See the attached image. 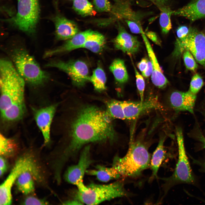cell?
<instances>
[{
	"label": "cell",
	"mask_w": 205,
	"mask_h": 205,
	"mask_svg": "<svg viewBox=\"0 0 205 205\" xmlns=\"http://www.w3.org/2000/svg\"><path fill=\"white\" fill-rule=\"evenodd\" d=\"M116 81L120 84H123L128 81V76L122 60L117 58L114 60L109 67Z\"/></svg>",
	"instance_id": "24"
},
{
	"label": "cell",
	"mask_w": 205,
	"mask_h": 205,
	"mask_svg": "<svg viewBox=\"0 0 205 205\" xmlns=\"http://www.w3.org/2000/svg\"><path fill=\"white\" fill-rule=\"evenodd\" d=\"M76 185L77 189V198L83 204L87 205L98 204L129 194L125 188L124 182L121 180L109 184L91 183L87 186L85 185L82 181Z\"/></svg>",
	"instance_id": "4"
},
{
	"label": "cell",
	"mask_w": 205,
	"mask_h": 205,
	"mask_svg": "<svg viewBox=\"0 0 205 205\" xmlns=\"http://www.w3.org/2000/svg\"><path fill=\"white\" fill-rule=\"evenodd\" d=\"M176 135L178 149V160L173 174L165 179L166 190L178 184H194L195 182L186 154L183 130L181 128H176Z\"/></svg>",
	"instance_id": "6"
},
{
	"label": "cell",
	"mask_w": 205,
	"mask_h": 205,
	"mask_svg": "<svg viewBox=\"0 0 205 205\" xmlns=\"http://www.w3.org/2000/svg\"><path fill=\"white\" fill-rule=\"evenodd\" d=\"M92 162L90 147L87 145L81 151L77 164L69 167L64 175L65 180L68 183L75 185L83 181L85 173Z\"/></svg>",
	"instance_id": "11"
},
{
	"label": "cell",
	"mask_w": 205,
	"mask_h": 205,
	"mask_svg": "<svg viewBox=\"0 0 205 205\" xmlns=\"http://www.w3.org/2000/svg\"><path fill=\"white\" fill-rule=\"evenodd\" d=\"M48 204L45 200L32 196L27 197L23 202V204L25 205H45Z\"/></svg>",
	"instance_id": "35"
},
{
	"label": "cell",
	"mask_w": 205,
	"mask_h": 205,
	"mask_svg": "<svg viewBox=\"0 0 205 205\" xmlns=\"http://www.w3.org/2000/svg\"><path fill=\"white\" fill-rule=\"evenodd\" d=\"M126 119L136 118L145 112L152 109H161L162 107L156 98H150L143 101H121Z\"/></svg>",
	"instance_id": "13"
},
{
	"label": "cell",
	"mask_w": 205,
	"mask_h": 205,
	"mask_svg": "<svg viewBox=\"0 0 205 205\" xmlns=\"http://www.w3.org/2000/svg\"><path fill=\"white\" fill-rule=\"evenodd\" d=\"M145 34L155 44L158 46H161V41L155 32L148 31L146 32Z\"/></svg>",
	"instance_id": "37"
},
{
	"label": "cell",
	"mask_w": 205,
	"mask_h": 205,
	"mask_svg": "<svg viewBox=\"0 0 205 205\" xmlns=\"http://www.w3.org/2000/svg\"><path fill=\"white\" fill-rule=\"evenodd\" d=\"M189 50L198 62L205 67V35L195 28L190 27L184 37L177 40L173 53L178 56L185 50Z\"/></svg>",
	"instance_id": "8"
},
{
	"label": "cell",
	"mask_w": 205,
	"mask_h": 205,
	"mask_svg": "<svg viewBox=\"0 0 205 205\" xmlns=\"http://www.w3.org/2000/svg\"><path fill=\"white\" fill-rule=\"evenodd\" d=\"M160 11L159 23L162 32L164 34H167L172 28L171 17L173 11L166 6L159 8Z\"/></svg>",
	"instance_id": "28"
},
{
	"label": "cell",
	"mask_w": 205,
	"mask_h": 205,
	"mask_svg": "<svg viewBox=\"0 0 205 205\" xmlns=\"http://www.w3.org/2000/svg\"><path fill=\"white\" fill-rule=\"evenodd\" d=\"M106 79L104 70L101 67H98L93 71L89 81L92 83L95 90L101 92L106 89Z\"/></svg>",
	"instance_id": "26"
},
{
	"label": "cell",
	"mask_w": 205,
	"mask_h": 205,
	"mask_svg": "<svg viewBox=\"0 0 205 205\" xmlns=\"http://www.w3.org/2000/svg\"><path fill=\"white\" fill-rule=\"evenodd\" d=\"M199 139L200 141L202 142L203 143V144H204V146L205 147V138H204L202 136H200V137ZM203 166L204 169L205 171V161L203 164Z\"/></svg>",
	"instance_id": "43"
},
{
	"label": "cell",
	"mask_w": 205,
	"mask_h": 205,
	"mask_svg": "<svg viewBox=\"0 0 205 205\" xmlns=\"http://www.w3.org/2000/svg\"><path fill=\"white\" fill-rule=\"evenodd\" d=\"M112 120L106 110L95 106L84 105L79 107L70 122L68 140L58 159L59 163L64 165L88 143L116 140Z\"/></svg>",
	"instance_id": "1"
},
{
	"label": "cell",
	"mask_w": 205,
	"mask_h": 205,
	"mask_svg": "<svg viewBox=\"0 0 205 205\" xmlns=\"http://www.w3.org/2000/svg\"><path fill=\"white\" fill-rule=\"evenodd\" d=\"M131 139L128 149L122 157L116 156L112 165L121 176L135 177L150 165L151 157L147 144L141 140Z\"/></svg>",
	"instance_id": "3"
},
{
	"label": "cell",
	"mask_w": 205,
	"mask_h": 205,
	"mask_svg": "<svg viewBox=\"0 0 205 205\" xmlns=\"http://www.w3.org/2000/svg\"><path fill=\"white\" fill-rule=\"evenodd\" d=\"M196 98V95L189 90L176 91L170 95L169 101L171 107L175 112L187 111L193 114Z\"/></svg>",
	"instance_id": "14"
},
{
	"label": "cell",
	"mask_w": 205,
	"mask_h": 205,
	"mask_svg": "<svg viewBox=\"0 0 205 205\" xmlns=\"http://www.w3.org/2000/svg\"><path fill=\"white\" fill-rule=\"evenodd\" d=\"M55 27V35L59 40H69L78 33V27L76 23L69 20L59 13L51 18Z\"/></svg>",
	"instance_id": "15"
},
{
	"label": "cell",
	"mask_w": 205,
	"mask_h": 205,
	"mask_svg": "<svg viewBox=\"0 0 205 205\" xmlns=\"http://www.w3.org/2000/svg\"><path fill=\"white\" fill-rule=\"evenodd\" d=\"M125 21L132 33L142 34L144 32L139 24L135 21L128 19H126Z\"/></svg>",
	"instance_id": "34"
},
{
	"label": "cell",
	"mask_w": 205,
	"mask_h": 205,
	"mask_svg": "<svg viewBox=\"0 0 205 205\" xmlns=\"http://www.w3.org/2000/svg\"><path fill=\"white\" fill-rule=\"evenodd\" d=\"M189 31V28L185 26H179L177 30V34L179 39H181L185 37Z\"/></svg>",
	"instance_id": "36"
},
{
	"label": "cell",
	"mask_w": 205,
	"mask_h": 205,
	"mask_svg": "<svg viewBox=\"0 0 205 205\" xmlns=\"http://www.w3.org/2000/svg\"><path fill=\"white\" fill-rule=\"evenodd\" d=\"M64 204H82L83 203L77 198V199L68 200L65 202Z\"/></svg>",
	"instance_id": "42"
},
{
	"label": "cell",
	"mask_w": 205,
	"mask_h": 205,
	"mask_svg": "<svg viewBox=\"0 0 205 205\" xmlns=\"http://www.w3.org/2000/svg\"><path fill=\"white\" fill-rule=\"evenodd\" d=\"M165 137H161L151 157L150 166L152 171L151 178L157 177L159 168L165 157V151L164 143Z\"/></svg>",
	"instance_id": "21"
},
{
	"label": "cell",
	"mask_w": 205,
	"mask_h": 205,
	"mask_svg": "<svg viewBox=\"0 0 205 205\" xmlns=\"http://www.w3.org/2000/svg\"><path fill=\"white\" fill-rule=\"evenodd\" d=\"M156 5L159 8L161 7L166 6L168 0H148Z\"/></svg>",
	"instance_id": "41"
},
{
	"label": "cell",
	"mask_w": 205,
	"mask_h": 205,
	"mask_svg": "<svg viewBox=\"0 0 205 205\" xmlns=\"http://www.w3.org/2000/svg\"><path fill=\"white\" fill-rule=\"evenodd\" d=\"M73 0V1L74 0Z\"/></svg>",
	"instance_id": "44"
},
{
	"label": "cell",
	"mask_w": 205,
	"mask_h": 205,
	"mask_svg": "<svg viewBox=\"0 0 205 205\" xmlns=\"http://www.w3.org/2000/svg\"><path fill=\"white\" fill-rule=\"evenodd\" d=\"M173 15L184 17L191 22L205 17V0H193L184 6L173 11Z\"/></svg>",
	"instance_id": "18"
},
{
	"label": "cell",
	"mask_w": 205,
	"mask_h": 205,
	"mask_svg": "<svg viewBox=\"0 0 205 205\" xmlns=\"http://www.w3.org/2000/svg\"><path fill=\"white\" fill-rule=\"evenodd\" d=\"M25 80L9 60L0 62V109L1 115L12 121L20 120L26 111Z\"/></svg>",
	"instance_id": "2"
},
{
	"label": "cell",
	"mask_w": 205,
	"mask_h": 205,
	"mask_svg": "<svg viewBox=\"0 0 205 205\" xmlns=\"http://www.w3.org/2000/svg\"><path fill=\"white\" fill-rule=\"evenodd\" d=\"M27 171L32 173L34 179L36 181L41 180L42 176L35 160L29 155H25L16 161L10 174L1 185L0 191L5 194H11L12 187L18 177L22 172Z\"/></svg>",
	"instance_id": "9"
},
{
	"label": "cell",
	"mask_w": 205,
	"mask_h": 205,
	"mask_svg": "<svg viewBox=\"0 0 205 205\" xmlns=\"http://www.w3.org/2000/svg\"><path fill=\"white\" fill-rule=\"evenodd\" d=\"M153 71V67L152 64L150 61L148 60L147 65L145 71L142 73V75L144 77L147 78L151 75Z\"/></svg>",
	"instance_id": "38"
},
{
	"label": "cell",
	"mask_w": 205,
	"mask_h": 205,
	"mask_svg": "<svg viewBox=\"0 0 205 205\" xmlns=\"http://www.w3.org/2000/svg\"><path fill=\"white\" fill-rule=\"evenodd\" d=\"M96 9L100 12L110 11L112 7L108 0H93Z\"/></svg>",
	"instance_id": "33"
},
{
	"label": "cell",
	"mask_w": 205,
	"mask_h": 205,
	"mask_svg": "<svg viewBox=\"0 0 205 205\" xmlns=\"http://www.w3.org/2000/svg\"><path fill=\"white\" fill-rule=\"evenodd\" d=\"M183 52V60L186 67L190 70L195 71L198 68V65L193 56L188 50H184Z\"/></svg>",
	"instance_id": "32"
},
{
	"label": "cell",
	"mask_w": 205,
	"mask_h": 205,
	"mask_svg": "<svg viewBox=\"0 0 205 205\" xmlns=\"http://www.w3.org/2000/svg\"><path fill=\"white\" fill-rule=\"evenodd\" d=\"M204 84L202 77L196 73L192 77L190 81L189 91L192 93L196 95Z\"/></svg>",
	"instance_id": "30"
},
{
	"label": "cell",
	"mask_w": 205,
	"mask_h": 205,
	"mask_svg": "<svg viewBox=\"0 0 205 205\" xmlns=\"http://www.w3.org/2000/svg\"><path fill=\"white\" fill-rule=\"evenodd\" d=\"M86 173L95 176L98 180L104 182L117 179L121 177L117 170L112 165L111 167H106L98 165L95 169L87 170Z\"/></svg>",
	"instance_id": "20"
},
{
	"label": "cell",
	"mask_w": 205,
	"mask_h": 205,
	"mask_svg": "<svg viewBox=\"0 0 205 205\" xmlns=\"http://www.w3.org/2000/svg\"><path fill=\"white\" fill-rule=\"evenodd\" d=\"M148 60L146 58H143L138 63L137 67L140 71L142 73L145 69L147 65Z\"/></svg>",
	"instance_id": "39"
},
{
	"label": "cell",
	"mask_w": 205,
	"mask_h": 205,
	"mask_svg": "<svg viewBox=\"0 0 205 205\" xmlns=\"http://www.w3.org/2000/svg\"><path fill=\"white\" fill-rule=\"evenodd\" d=\"M105 44L104 36L98 32L93 31L88 36L82 48L98 53L103 50Z\"/></svg>",
	"instance_id": "22"
},
{
	"label": "cell",
	"mask_w": 205,
	"mask_h": 205,
	"mask_svg": "<svg viewBox=\"0 0 205 205\" xmlns=\"http://www.w3.org/2000/svg\"><path fill=\"white\" fill-rule=\"evenodd\" d=\"M15 16L7 20L19 30L29 34L36 30L40 13L38 0H17Z\"/></svg>",
	"instance_id": "7"
},
{
	"label": "cell",
	"mask_w": 205,
	"mask_h": 205,
	"mask_svg": "<svg viewBox=\"0 0 205 205\" xmlns=\"http://www.w3.org/2000/svg\"><path fill=\"white\" fill-rule=\"evenodd\" d=\"M142 35L152 66L153 71L151 76L152 82L157 87L164 88L168 85L169 81L163 74L151 44L144 32Z\"/></svg>",
	"instance_id": "17"
},
{
	"label": "cell",
	"mask_w": 205,
	"mask_h": 205,
	"mask_svg": "<svg viewBox=\"0 0 205 205\" xmlns=\"http://www.w3.org/2000/svg\"><path fill=\"white\" fill-rule=\"evenodd\" d=\"M118 30V34L113 41L115 48L130 55L138 52L141 45L137 38L128 33L120 25Z\"/></svg>",
	"instance_id": "16"
},
{
	"label": "cell",
	"mask_w": 205,
	"mask_h": 205,
	"mask_svg": "<svg viewBox=\"0 0 205 205\" xmlns=\"http://www.w3.org/2000/svg\"><path fill=\"white\" fill-rule=\"evenodd\" d=\"M93 31L91 30L78 33L60 47L46 51L44 57L46 58L61 53L82 48L88 36Z\"/></svg>",
	"instance_id": "19"
},
{
	"label": "cell",
	"mask_w": 205,
	"mask_h": 205,
	"mask_svg": "<svg viewBox=\"0 0 205 205\" xmlns=\"http://www.w3.org/2000/svg\"><path fill=\"white\" fill-rule=\"evenodd\" d=\"M7 169L6 162L3 157L1 156L0 158V175L1 177L3 175Z\"/></svg>",
	"instance_id": "40"
},
{
	"label": "cell",
	"mask_w": 205,
	"mask_h": 205,
	"mask_svg": "<svg viewBox=\"0 0 205 205\" xmlns=\"http://www.w3.org/2000/svg\"><path fill=\"white\" fill-rule=\"evenodd\" d=\"M46 66L55 67L63 71L69 76L73 84L78 87L83 86L89 80L88 67L81 60L52 61L47 63Z\"/></svg>",
	"instance_id": "10"
},
{
	"label": "cell",
	"mask_w": 205,
	"mask_h": 205,
	"mask_svg": "<svg viewBox=\"0 0 205 205\" xmlns=\"http://www.w3.org/2000/svg\"><path fill=\"white\" fill-rule=\"evenodd\" d=\"M73 8L82 16L92 15L95 13L93 5L88 0H74Z\"/></svg>",
	"instance_id": "29"
},
{
	"label": "cell",
	"mask_w": 205,
	"mask_h": 205,
	"mask_svg": "<svg viewBox=\"0 0 205 205\" xmlns=\"http://www.w3.org/2000/svg\"><path fill=\"white\" fill-rule=\"evenodd\" d=\"M11 56L18 72L30 84L40 85L48 79V74L41 69L34 58L24 49H14Z\"/></svg>",
	"instance_id": "5"
},
{
	"label": "cell",
	"mask_w": 205,
	"mask_h": 205,
	"mask_svg": "<svg viewBox=\"0 0 205 205\" xmlns=\"http://www.w3.org/2000/svg\"><path fill=\"white\" fill-rule=\"evenodd\" d=\"M58 106V104H54L33 109L35 121L42 133L45 145L48 144L50 140L51 125Z\"/></svg>",
	"instance_id": "12"
},
{
	"label": "cell",
	"mask_w": 205,
	"mask_h": 205,
	"mask_svg": "<svg viewBox=\"0 0 205 205\" xmlns=\"http://www.w3.org/2000/svg\"><path fill=\"white\" fill-rule=\"evenodd\" d=\"M133 64V63L135 72L136 86L139 93L140 101H143L144 100L145 81L142 75L139 73Z\"/></svg>",
	"instance_id": "31"
},
{
	"label": "cell",
	"mask_w": 205,
	"mask_h": 205,
	"mask_svg": "<svg viewBox=\"0 0 205 205\" xmlns=\"http://www.w3.org/2000/svg\"><path fill=\"white\" fill-rule=\"evenodd\" d=\"M17 148V144L13 139L7 138L2 134H0L1 156L7 157H11L15 154Z\"/></svg>",
	"instance_id": "25"
},
{
	"label": "cell",
	"mask_w": 205,
	"mask_h": 205,
	"mask_svg": "<svg viewBox=\"0 0 205 205\" xmlns=\"http://www.w3.org/2000/svg\"><path fill=\"white\" fill-rule=\"evenodd\" d=\"M32 172L27 171L21 173L18 177L16 182L19 190L22 193L27 195L33 192L34 189Z\"/></svg>",
	"instance_id": "23"
},
{
	"label": "cell",
	"mask_w": 205,
	"mask_h": 205,
	"mask_svg": "<svg viewBox=\"0 0 205 205\" xmlns=\"http://www.w3.org/2000/svg\"><path fill=\"white\" fill-rule=\"evenodd\" d=\"M106 105V110L112 119H126L121 101L112 99L107 101Z\"/></svg>",
	"instance_id": "27"
}]
</instances>
